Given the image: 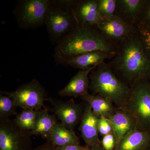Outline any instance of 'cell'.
<instances>
[{"label":"cell","instance_id":"cell-1","mask_svg":"<svg viewBox=\"0 0 150 150\" xmlns=\"http://www.w3.org/2000/svg\"><path fill=\"white\" fill-rule=\"evenodd\" d=\"M117 46L108 64L118 77L131 88L140 82L150 81V62L135 30Z\"/></svg>","mask_w":150,"mask_h":150},{"label":"cell","instance_id":"cell-27","mask_svg":"<svg viewBox=\"0 0 150 150\" xmlns=\"http://www.w3.org/2000/svg\"><path fill=\"white\" fill-rule=\"evenodd\" d=\"M101 145L105 150H115V139L113 133L103 137Z\"/></svg>","mask_w":150,"mask_h":150},{"label":"cell","instance_id":"cell-28","mask_svg":"<svg viewBox=\"0 0 150 150\" xmlns=\"http://www.w3.org/2000/svg\"><path fill=\"white\" fill-rule=\"evenodd\" d=\"M89 147L83 146L79 144L69 145L63 147H56V150H88Z\"/></svg>","mask_w":150,"mask_h":150},{"label":"cell","instance_id":"cell-21","mask_svg":"<svg viewBox=\"0 0 150 150\" xmlns=\"http://www.w3.org/2000/svg\"><path fill=\"white\" fill-rule=\"evenodd\" d=\"M38 111L31 109H23L13 119L18 127L23 131L30 132L34 129Z\"/></svg>","mask_w":150,"mask_h":150},{"label":"cell","instance_id":"cell-14","mask_svg":"<svg viewBox=\"0 0 150 150\" xmlns=\"http://www.w3.org/2000/svg\"><path fill=\"white\" fill-rule=\"evenodd\" d=\"M79 22L97 25L103 19L98 8V0L77 1L74 8Z\"/></svg>","mask_w":150,"mask_h":150},{"label":"cell","instance_id":"cell-16","mask_svg":"<svg viewBox=\"0 0 150 150\" xmlns=\"http://www.w3.org/2000/svg\"><path fill=\"white\" fill-rule=\"evenodd\" d=\"M145 0H116L115 16L134 27Z\"/></svg>","mask_w":150,"mask_h":150},{"label":"cell","instance_id":"cell-12","mask_svg":"<svg viewBox=\"0 0 150 150\" xmlns=\"http://www.w3.org/2000/svg\"><path fill=\"white\" fill-rule=\"evenodd\" d=\"M113 56L103 51H98L86 53L67 59H56L59 65L70 66L80 70L94 69L105 60L112 59Z\"/></svg>","mask_w":150,"mask_h":150},{"label":"cell","instance_id":"cell-13","mask_svg":"<svg viewBox=\"0 0 150 150\" xmlns=\"http://www.w3.org/2000/svg\"><path fill=\"white\" fill-rule=\"evenodd\" d=\"M109 119L113 129L116 148L125 136L137 129V124L131 115L123 108H117L115 113Z\"/></svg>","mask_w":150,"mask_h":150},{"label":"cell","instance_id":"cell-5","mask_svg":"<svg viewBox=\"0 0 150 150\" xmlns=\"http://www.w3.org/2000/svg\"><path fill=\"white\" fill-rule=\"evenodd\" d=\"M123 108L134 118L137 129L150 134V81L140 82L133 87Z\"/></svg>","mask_w":150,"mask_h":150},{"label":"cell","instance_id":"cell-9","mask_svg":"<svg viewBox=\"0 0 150 150\" xmlns=\"http://www.w3.org/2000/svg\"><path fill=\"white\" fill-rule=\"evenodd\" d=\"M51 102L54 114L57 118L67 128L74 131L80 122L84 110V104L76 103L73 98L64 102L51 100Z\"/></svg>","mask_w":150,"mask_h":150},{"label":"cell","instance_id":"cell-23","mask_svg":"<svg viewBox=\"0 0 150 150\" xmlns=\"http://www.w3.org/2000/svg\"><path fill=\"white\" fill-rule=\"evenodd\" d=\"M134 27L150 32V0H145Z\"/></svg>","mask_w":150,"mask_h":150},{"label":"cell","instance_id":"cell-30","mask_svg":"<svg viewBox=\"0 0 150 150\" xmlns=\"http://www.w3.org/2000/svg\"><path fill=\"white\" fill-rule=\"evenodd\" d=\"M88 150H105L101 144L96 145L91 147H89Z\"/></svg>","mask_w":150,"mask_h":150},{"label":"cell","instance_id":"cell-29","mask_svg":"<svg viewBox=\"0 0 150 150\" xmlns=\"http://www.w3.org/2000/svg\"><path fill=\"white\" fill-rule=\"evenodd\" d=\"M56 146L50 140H46L43 144L37 147L33 150H56Z\"/></svg>","mask_w":150,"mask_h":150},{"label":"cell","instance_id":"cell-22","mask_svg":"<svg viewBox=\"0 0 150 150\" xmlns=\"http://www.w3.org/2000/svg\"><path fill=\"white\" fill-rule=\"evenodd\" d=\"M13 100L9 96L0 95V121L9 119L11 116L18 114Z\"/></svg>","mask_w":150,"mask_h":150},{"label":"cell","instance_id":"cell-11","mask_svg":"<svg viewBox=\"0 0 150 150\" xmlns=\"http://www.w3.org/2000/svg\"><path fill=\"white\" fill-rule=\"evenodd\" d=\"M79 130L81 137L89 147L101 144L98 125L99 117L93 113L90 105L86 102Z\"/></svg>","mask_w":150,"mask_h":150},{"label":"cell","instance_id":"cell-20","mask_svg":"<svg viewBox=\"0 0 150 150\" xmlns=\"http://www.w3.org/2000/svg\"><path fill=\"white\" fill-rule=\"evenodd\" d=\"M48 140L51 141L56 147L80 144L79 139L74 131L58 122L52 128Z\"/></svg>","mask_w":150,"mask_h":150},{"label":"cell","instance_id":"cell-6","mask_svg":"<svg viewBox=\"0 0 150 150\" xmlns=\"http://www.w3.org/2000/svg\"><path fill=\"white\" fill-rule=\"evenodd\" d=\"M49 0L19 1L13 12L20 27L35 29L45 24Z\"/></svg>","mask_w":150,"mask_h":150},{"label":"cell","instance_id":"cell-31","mask_svg":"<svg viewBox=\"0 0 150 150\" xmlns=\"http://www.w3.org/2000/svg\"><path fill=\"white\" fill-rule=\"evenodd\" d=\"M146 150H150V145L147 148V149H146Z\"/></svg>","mask_w":150,"mask_h":150},{"label":"cell","instance_id":"cell-18","mask_svg":"<svg viewBox=\"0 0 150 150\" xmlns=\"http://www.w3.org/2000/svg\"><path fill=\"white\" fill-rule=\"evenodd\" d=\"M150 145V134L136 129L119 142L115 150H146Z\"/></svg>","mask_w":150,"mask_h":150},{"label":"cell","instance_id":"cell-26","mask_svg":"<svg viewBox=\"0 0 150 150\" xmlns=\"http://www.w3.org/2000/svg\"><path fill=\"white\" fill-rule=\"evenodd\" d=\"M98 129L99 135L102 137L113 133V129L110 120L104 117H99Z\"/></svg>","mask_w":150,"mask_h":150},{"label":"cell","instance_id":"cell-8","mask_svg":"<svg viewBox=\"0 0 150 150\" xmlns=\"http://www.w3.org/2000/svg\"><path fill=\"white\" fill-rule=\"evenodd\" d=\"M31 136L20 129L13 119L0 121V150H33Z\"/></svg>","mask_w":150,"mask_h":150},{"label":"cell","instance_id":"cell-7","mask_svg":"<svg viewBox=\"0 0 150 150\" xmlns=\"http://www.w3.org/2000/svg\"><path fill=\"white\" fill-rule=\"evenodd\" d=\"M1 93L10 96L16 107L36 111L42 109L46 96V90L35 79L21 85L14 91Z\"/></svg>","mask_w":150,"mask_h":150},{"label":"cell","instance_id":"cell-25","mask_svg":"<svg viewBox=\"0 0 150 150\" xmlns=\"http://www.w3.org/2000/svg\"><path fill=\"white\" fill-rule=\"evenodd\" d=\"M135 31L139 35L145 54L150 62V32L135 27Z\"/></svg>","mask_w":150,"mask_h":150},{"label":"cell","instance_id":"cell-4","mask_svg":"<svg viewBox=\"0 0 150 150\" xmlns=\"http://www.w3.org/2000/svg\"><path fill=\"white\" fill-rule=\"evenodd\" d=\"M77 1H49L45 25L51 42L57 44L79 23L74 13Z\"/></svg>","mask_w":150,"mask_h":150},{"label":"cell","instance_id":"cell-19","mask_svg":"<svg viewBox=\"0 0 150 150\" xmlns=\"http://www.w3.org/2000/svg\"><path fill=\"white\" fill-rule=\"evenodd\" d=\"M55 114L49 113L48 109L45 108L38 111L35 118L34 129L29 134L40 136L48 140L50 133L54 125L58 123Z\"/></svg>","mask_w":150,"mask_h":150},{"label":"cell","instance_id":"cell-3","mask_svg":"<svg viewBox=\"0 0 150 150\" xmlns=\"http://www.w3.org/2000/svg\"><path fill=\"white\" fill-rule=\"evenodd\" d=\"M89 88L93 94L110 99L118 108H123L129 100L131 88L118 77L104 62L93 70L90 75Z\"/></svg>","mask_w":150,"mask_h":150},{"label":"cell","instance_id":"cell-24","mask_svg":"<svg viewBox=\"0 0 150 150\" xmlns=\"http://www.w3.org/2000/svg\"><path fill=\"white\" fill-rule=\"evenodd\" d=\"M98 2L100 12L103 18H109L115 16L116 0H98Z\"/></svg>","mask_w":150,"mask_h":150},{"label":"cell","instance_id":"cell-2","mask_svg":"<svg viewBox=\"0 0 150 150\" xmlns=\"http://www.w3.org/2000/svg\"><path fill=\"white\" fill-rule=\"evenodd\" d=\"M117 46L102 35L97 25L79 22L56 45L55 59H67L100 51L114 56Z\"/></svg>","mask_w":150,"mask_h":150},{"label":"cell","instance_id":"cell-10","mask_svg":"<svg viewBox=\"0 0 150 150\" xmlns=\"http://www.w3.org/2000/svg\"><path fill=\"white\" fill-rule=\"evenodd\" d=\"M97 26L102 35L116 46L125 40L135 30V27L115 16L103 18Z\"/></svg>","mask_w":150,"mask_h":150},{"label":"cell","instance_id":"cell-15","mask_svg":"<svg viewBox=\"0 0 150 150\" xmlns=\"http://www.w3.org/2000/svg\"><path fill=\"white\" fill-rule=\"evenodd\" d=\"M93 70H80L67 85L59 91V95L62 97H81L88 93L90 86L89 75Z\"/></svg>","mask_w":150,"mask_h":150},{"label":"cell","instance_id":"cell-17","mask_svg":"<svg viewBox=\"0 0 150 150\" xmlns=\"http://www.w3.org/2000/svg\"><path fill=\"white\" fill-rule=\"evenodd\" d=\"M80 98L90 105L93 113L99 117L109 119L117 108L110 99L99 95L91 94L88 92Z\"/></svg>","mask_w":150,"mask_h":150}]
</instances>
